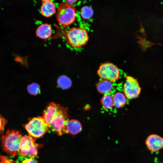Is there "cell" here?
Instances as JSON below:
<instances>
[{"label": "cell", "mask_w": 163, "mask_h": 163, "mask_svg": "<svg viewBox=\"0 0 163 163\" xmlns=\"http://www.w3.org/2000/svg\"><path fill=\"white\" fill-rule=\"evenodd\" d=\"M76 17L75 8L67 5L64 2L59 4L56 15L58 24L65 29L74 23Z\"/></svg>", "instance_id": "obj_3"}, {"label": "cell", "mask_w": 163, "mask_h": 163, "mask_svg": "<svg viewBox=\"0 0 163 163\" xmlns=\"http://www.w3.org/2000/svg\"><path fill=\"white\" fill-rule=\"evenodd\" d=\"M0 163H13V162L7 157L0 154Z\"/></svg>", "instance_id": "obj_23"}, {"label": "cell", "mask_w": 163, "mask_h": 163, "mask_svg": "<svg viewBox=\"0 0 163 163\" xmlns=\"http://www.w3.org/2000/svg\"><path fill=\"white\" fill-rule=\"evenodd\" d=\"M28 134L34 138L42 136L48 130L49 126L42 117L32 118L25 125Z\"/></svg>", "instance_id": "obj_4"}, {"label": "cell", "mask_w": 163, "mask_h": 163, "mask_svg": "<svg viewBox=\"0 0 163 163\" xmlns=\"http://www.w3.org/2000/svg\"><path fill=\"white\" fill-rule=\"evenodd\" d=\"M59 105L51 102L43 112V117L49 126L57 113Z\"/></svg>", "instance_id": "obj_10"}, {"label": "cell", "mask_w": 163, "mask_h": 163, "mask_svg": "<svg viewBox=\"0 0 163 163\" xmlns=\"http://www.w3.org/2000/svg\"><path fill=\"white\" fill-rule=\"evenodd\" d=\"M101 102L102 107L106 110L112 108L113 104V97L109 94H106L103 96Z\"/></svg>", "instance_id": "obj_17"}, {"label": "cell", "mask_w": 163, "mask_h": 163, "mask_svg": "<svg viewBox=\"0 0 163 163\" xmlns=\"http://www.w3.org/2000/svg\"><path fill=\"white\" fill-rule=\"evenodd\" d=\"M21 134L18 131L8 130L1 137L2 145L4 151L11 156H16L19 152Z\"/></svg>", "instance_id": "obj_2"}, {"label": "cell", "mask_w": 163, "mask_h": 163, "mask_svg": "<svg viewBox=\"0 0 163 163\" xmlns=\"http://www.w3.org/2000/svg\"><path fill=\"white\" fill-rule=\"evenodd\" d=\"M22 158L20 163H37V161L34 157H22Z\"/></svg>", "instance_id": "obj_21"}, {"label": "cell", "mask_w": 163, "mask_h": 163, "mask_svg": "<svg viewBox=\"0 0 163 163\" xmlns=\"http://www.w3.org/2000/svg\"><path fill=\"white\" fill-rule=\"evenodd\" d=\"M81 123L78 120L72 119L69 120L66 126V133L76 135L80 133L82 130Z\"/></svg>", "instance_id": "obj_13"}, {"label": "cell", "mask_w": 163, "mask_h": 163, "mask_svg": "<svg viewBox=\"0 0 163 163\" xmlns=\"http://www.w3.org/2000/svg\"><path fill=\"white\" fill-rule=\"evenodd\" d=\"M94 11L92 8L90 6H85L83 7L80 11V14L84 19H88L93 15Z\"/></svg>", "instance_id": "obj_18"}, {"label": "cell", "mask_w": 163, "mask_h": 163, "mask_svg": "<svg viewBox=\"0 0 163 163\" xmlns=\"http://www.w3.org/2000/svg\"><path fill=\"white\" fill-rule=\"evenodd\" d=\"M113 85L110 81L102 79L100 81L97 85L98 91L102 94H107L112 90Z\"/></svg>", "instance_id": "obj_14"}, {"label": "cell", "mask_w": 163, "mask_h": 163, "mask_svg": "<svg viewBox=\"0 0 163 163\" xmlns=\"http://www.w3.org/2000/svg\"><path fill=\"white\" fill-rule=\"evenodd\" d=\"M101 78L114 82L118 79L120 71L118 67L113 63L107 62L101 63L97 71Z\"/></svg>", "instance_id": "obj_6"}, {"label": "cell", "mask_w": 163, "mask_h": 163, "mask_svg": "<svg viewBox=\"0 0 163 163\" xmlns=\"http://www.w3.org/2000/svg\"><path fill=\"white\" fill-rule=\"evenodd\" d=\"M59 86L63 89H67L69 88L72 85V81L68 77L65 75L60 76L57 81Z\"/></svg>", "instance_id": "obj_16"}, {"label": "cell", "mask_w": 163, "mask_h": 163, "mask_svg": "<svg viewBox=\"0 0 163 163\" xmlns=\"http://www.w3.org/2000/svg\"><path fill=\"white\" fill-rule=\"evenodd\" d=\"M136 37L138 39V43L140 44L142 49L144 51H145L148 48L150 47L154 44L163 45V44H156L152 43L151 41L147 40L145 37L143 38L138 35Z\"/></svg>", "instance_id": "obj_19"}, {"label": "cell", "mask_w": 163, "mask_h": 163, "mask_svg": "<svg viewBox=\"0 0 163 163\" xmlns=\"http://www.w3.org/2000/svg\"><path fill=\"white\" fill-rule=\"evenodd\" d=\"M77 1V0H66L64 2L69 6H72V5Z\"/></svg>", "instance_id": "obj_24"}, {"label": "cell", "mask_w": 163, "mask_h": 163, "mask_svg": "<svg viewBox=\"0 0 163 163\" xmlns=\"http://www.w3.org/2000/svg\"><path fill=\"white\" fill-rule=\"evenodd\" d=\"M28 92L31 94L36 95L40 93V86L36 83H33L27 87Z\"/></svg>", "instance_id": "obj_20"}, {"label": "cell", "mask_w": 163, "mask_h": 163, "mask_svg": "<svg viewBox=\"0 0 163 163\" xmlns=\"http://www.w3.org/2000/svg\"><path fill=\"white\" fill-rule=\"evenodd\" d=\"M124 83L123 90L125 96L129 100L138 97L141 91V88L137 79L134 77L127 76Z\"/></svg>", "instance_id": "obj_8"}, {"label": "cell", "mask_w": 163, "mask_h": 163, "mask_svg": "<svg viewBox=\"0 0 163 163\" xmlns=\"http://www.w3.org/2000/svg\"><path fill=\"white\" fill-rule=\"evenodd\" d=\"M113 104L118 108L123 107L126 103V99L125 95L120 92L115 94L113 97Z\"/></svg>", "instance_id": "obj_15"}, {"label": "cell", "mask_w": 163, "mask_h": 163, "mask_svg": "<svg viewBox=\"0 0 163 163\" xmlns=\"http://www.w3.org/2000/svg\"><path fill=\"white\" fill-rule=\"evenodd\" d=\"M7 123L6 120L0 114V134L3 132Z\"/></svg>", "instance_id": "obj_22"}, {"label": "cell", "mask_w": 163, "mask_h": 163, "mask_svg": "<svg viewBox=\"0 0 163 163\" xmlns=\"http://www.w3.org/2000/svg\"><path fill=\"white\" fill-rule=\"evenodd\" d=\"M43 3L40 8L41 14L44 16L49 17L54 14L56 11L54 3L50 0H43Z\"/></svg>", "instance_id": "obj_11"}, {"label": "cell", "mask_w": 163, "mask_h": 163, "mask_svg": "<svg viewBox=\"0 0 163 163\" xmlns=\"http://www.w3.org/2000/svg\"><path fill=\"white\" fill-rule=\"evenodd\" d=\"M69 121L67 109L59 105L57 113L49 127L59 135H61L66 133V126Z\"/></svg>", "instance_id": "obj_5"}, {"label": "cell", "mask_w": 163, "mask_h": 163, "mask_svg": "<svg viewBox=\"0 0 163 163\" xmlns=\"http://www.w3.org/2000/svg\"><path fill=\"white\" fill-rule=\"evenodd\" d=\"M56 34L52 38H62L72 47H80L87 43L89 40L88 31L84 27H74L68 30L55 24Z\"/></svg>", "instance_id": "obj_1"}, {"label": "cell", "mask_w": 163, "mask_h": 163, "mask_svg": "<svg viewBox=\"0 0 163 163\" xmlns=\"http://www.w3.org/2000/svg\"><path fill=\"white\" fill-rule=\"evenodd\" d=\"M36 139L29 136L22 137L19 153L22 157H35L38 154Z\"/></svg>", "instance_id": "obj_7"}, {"label": "cell", "mask_w": 163, "mask_h": 163, "mask_svg": "<svg viewBox=\"0 0 163 163\" xmlns=\"http://www.w3.org/2000/svg\"><path fill=\"white\" fill-rule=\"evenodd\" d=\"M145 143L152 152H156L163 148V138L156 134H152L148 137Z\"/></svg>", "instance_id": "obj_9"}, {"label": "cell", "mask_w": 163, "mask_h": 163, "mask_svg": "<svg viewBox=\"0 0 163 163\" xmlns=\"http://www.w3.org/2000/svg\"><path fill=\"white\" fill-rule=\"evenodd\" d=\"M52 30L51 25L47 24H43L39 26L36 30L37 36L41 39L46 40L52 35Z\"/></svg>", "instance_id": "obj_12"}]
</instances>
